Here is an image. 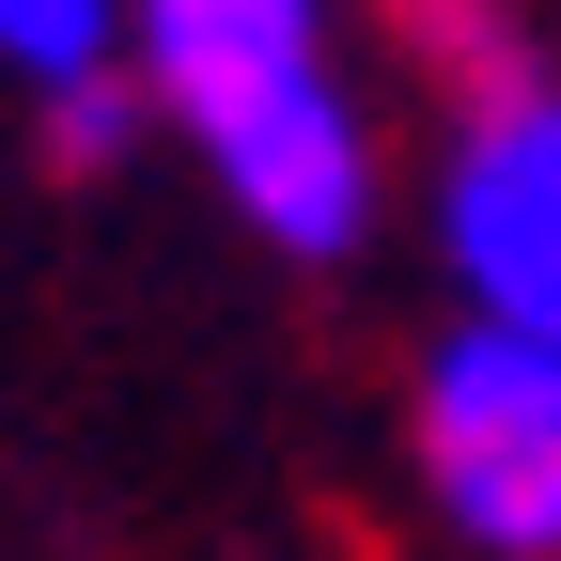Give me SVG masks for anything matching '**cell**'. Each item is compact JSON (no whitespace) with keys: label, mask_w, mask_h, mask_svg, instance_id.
I'll list each match as a JSON object with an SVG mask.
<instances>
[{"label":"cell","mask_w":561,"mask_h":561,"mask_svg":"<svg viewBox=\"0 0 561 561\" xmlns=\"http://www.w3.org/2000/svg\"><path fill=\"white\" fill-rule=\"evenodd\" d=\"M157 140L219 187L265 265H359L390 219V125L359 94L343 0H125Z\"/></svg>","instance_id":"1"},{"label":"cell","mask_w":561,"mask_h":561,"mask_svg":"<svg viewBox=\"0 0 561 561\" xmlns=\"http://www.w3.org/2000/svg\"><path fill=\"white\" fill-rule=\"evenodd\" d=\"M405 483L468 561H561V343L453 312L405 359Z\"/></svg>","instance_id":"2"},{"label":"cell","mask_w":561,"mask_h":561,"mask_svg":"<svg viewBox=\"0 0 561 561\" xmlns=\"http://www.w3.org/2000/svg\"><path fill=\"white\" fill-rule=\"evenodd\" d=\"M421 250H437L453 312L561 343V62H515V79H483V94H437Z\"/></svg>","instance_id":"3"},{"label":"cell","mask_w":561,"mask_h":561,"mask_svg":"<svg viewBox=\"0 0 561 561\" xmlns=\"http://www.w3.org/2000/svg\"><path fill=\"white\" fill-rule=\"evenodd\" d=\"M125 62V0H0V94L47 110V94H79Z\"/></svg>","instance_id":"4"},{"label":"cell","mask_w":561,"mask_h":561,"mask_svg":"<svg viewBox=\"0 0 561 561\" xmlns=\"http://www.w3.org/2000/svg\"><path fill=\"white\" fill-rule=\"evenodd\" d=\"M390 62L421 94H483V79L530 62V16L515 0H390Z\"/></svg>","instance_id":"5"},{"label":"cell","mask_w":561,"mask_h":561,"mask_svg":"<svg viewBox=\"0 0 561 561\" xmlns=\"http://www.w3.org/2000/svg\"><path fill=\"white\" fill-rule=\"evenodd\" d=\"M140 140H157V94H140V62H110V79H79V94H47V110H32V157H47L62 187L140 172Z\"/></svg>","instance_id":"6"}]
</instances>
